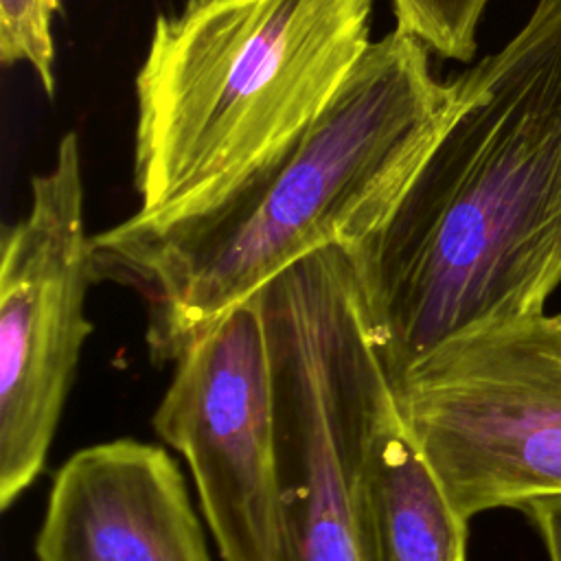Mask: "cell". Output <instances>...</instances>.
I'll return each instance as SVG.
<instances>
[{"mask_svg":"<svg viewBox=\"0 0 561 561\" xmlns=\"http://www.w3.org/2000/svg\"><path fill=\"white\" fill-rule=\"evenodd\" d=\"M458 88L386 217L344 245L390 383L465 331L546 311L561 285V0Z\"/></svg>","mask_w":561,"mask_h":561,"instance_id":"cell-1","label":"cell"},{"mask_svg":"<svg viewBox=\"0 0 561 561\" xmlns=\"http://www.w3.org/2000/svg\"><path fill=\"white\" fill-rule=\"evenodd\" d=\"M430 48L405 31L370 42L329 105L219 195L160 217L129 215L92 237L96 278L149 302L147 344L175 359L232 305L327 245L370 232L421 167L458 103Z\"/></svg>","mask_w":561,"mask_h":561,"instance_id":"cell-2","label":"cell"},{"mask_svg":"<svg viewBox=\"0 0 561 561\" xmlns=\"http://www.w3.org/2000/svg\"><path fill=\"white\" fill-rule=\"evenodd\" d=\"M375 0H188L136 75V215L197 206L298 136L370 46Z\"/></svg>","mask_w":561,"mask_h":561,"instance_id":"cell-3","label":"cell"},{"mask_svg":"<svg viewBox=\"0 0 561 561\" xmlns=\"http://www.w3.org/2000/svg\"><path fill=\"white\" fill-rule=\"evenodd\" d=\"M267 329L283 561H359L351 500L368 434L394 390L342 243L261 289Z\"/></svg>","mask_w":561,"mask_h":561,"instance_id":"cell-4","label":"cell"},{"mask_svg":"<svg viewBox=\"0 0 561 561\" xmlns=\"http://www.w3.org/2000/svg\"><path fill=\"white\" fill-rule=\"evenodd\" d=\"M392 390L410 436L467 522L561 495V313L465 331Z\"/></svg>","mask_w":561,"mask_h":561,"instance_id":"cell-5","label":"cell"},{"mask_svg":"<svg viewBox=\"0 0 561 561\" xmlns=\"http://www.w3.org/2000/svg\"><path fill=\"white\" fill-rule=\"evenodd\" d=\"M77 134L33 175L26 213L4 230L0 259V508L42 473L83 342L94 243L85 230Z\"/></svg>","mask_w":561,"mask_h":561,"instance_id":"cell-6","label":"cell"},{"mask_svg":"<svg viewBox=\"0 0 561 561\" xmlns=\"http://www.w3.org/2000/svg\"><path fill=\"white\" fill-rule=\"evenodd\" d=\"M153 430L186 460L221 561H283L261 291L217 316L175 357Z\"/></svg>","mask_w":561,"mask_h":561,"instance_id":"cell-7","label":"cell"},{"mask_svg":"<svg viewBox=\"0 0 561 561\" xmlns=\"http://www.w3.org/2000/svg\"><path fill=\"white\" fill-rule=\"evenodd\" d=\"M37 561H210L171 454L116 438L75 451L55 473Z\"/></svg>","mask_w":561,"mask_h":561,"instance_id":"cell-8","label":"cell"},{"mask_svg":"<svg viewBox=\"0 0 561 561\" xmlns=\"http://www.w3.org/2000/svg\"><path fill=\"white\" fill-rule=\"evenodd\" d=\"M359 561H467V519L410 436L397 401L375 421L351 500Z\"/></svg>","mask_w":561,"mask_h":561,"instance_id":"cell-9","label":"cell"},{"mask_svg":"<svg viewBox=\"0 0 561 561\" xmlns=\"http://www.w3.org/2000/svg\"><path fill=\"white\" fill-rule=\"evenodd\" d=\"M59 0H0V59L4 66L26 64L44 92L55 94L53 18Z\"/></svg>","mask_w":561,"mask_h":561,"instance_id":"cell-10","label":"cell"},{"mask_svg":"<svg viewBox=\"0 0 561 561\" xmlns=\"http://www.w3.org/2000/svg\"><path fill=\"white\" fill-rule=\"evenodd\" d=\"M519 511H524L539 530L548 561H561V495L533 500Z\"/></svg>","mask_w":561,"mask_h":561,"instance_id":"cell-11","label":"cell"},{"mask_svg":"<svg viewBox=\"0 0 561 561\" xmlns=\"http://www.w3.org/2000/svg\"><path fill=\"white\" fill-rule=\"evenodd\" d=\"M59 2H61V0H59Z\"/></svg>","mask_w":561,"mask_h":561,"instance_id":"cell-12","label":"cell"}]
</instances>
